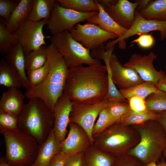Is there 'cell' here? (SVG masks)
Instances as JSON below:
<instances>
[{"label":"cell","instance_id":"8fae6325","mask_svg":"<svg viewBox=\"0 0 166 166\" xmlns=\"http://www.w3.org/2000/svg\"><path fill=\"white\" fill-rule=\"evenodd\" d=\"M48 20L34 22L26 19L18 28L15 32L25 54L46 44L43 29Z\"/></svg>","mask_w":166,"mask_h":166},{"label":"cell","instance_id":"d6a6232c","mask_svg":"<svg viewBox=\"0 0 166 166\" xmlns=\"http://www.w3.org/2000/svg\"><path fill=\"white\" fill-rule=\"evenodd\" d=\"M148 110L155 112L166 111V92L158 89L146 99Z\"/></svg>","mask_w":166,"mask_h":166},{"label":"cell","instance_id":"ffe728a7","mask_svg":"<svg viewBox=\"0 0 166 166\" xmlns=\"http://www.w3.org/2000/svg\"><path fill=\"white\" fill-rule=\"evenodd\" d=\"M25 95L18 89L8 88L0 100V109L18 116L24 105Z\"/></svg>","mask_w":166,"mask_h":166},{"label":"cell","instance_id":"ab89813d","mask_svg":"<svg viewBox=\"0 0 166 166\" xmlns=\"http://www.w3.org/2000/svg\"><path fill=\"white\" fill-rule=\"evenodd\" d=\"M130 110L135 112L143 113L147 109L145 99L138 96L133 97L128 100Z\"/></svg>","mask_w":166,"mask_h":166},{"label":"cell","instance_id":"5bb4252c","mask_svg":"<svg viewBox=\"0 0 166 166\" xmlns=\"http://www.w3.org/2000/svg\"><path fill=\"white\" fill-rule=\"evenodd\" d=\"M111 78L120 89H125L144 81L133 69L122 65L115 53L111 55L109 61Z\"/></svg>","mask_w":166,"mask_h":166},{"label":"cell","instance_id":"d4e9b609","mask_svg":"<svg viewBox=\"0 0 166 166\" xmlns=\"http://www.w3.org/2000/svg\"><path fill=\"white\" fill-rule=\"evenodd\" d=\"M55 1V0H33L32 9L27 19L34 22L49 19Z\"/></svg>","mask_w":166,"mask_h":166},{"label":"cell","instance_id":"44dd1931","mask_svg":"<svg viewBox=\"0 0 166 166\" xmlns=\"http://www.w3.org/2000/svg\"><path fill=\"white\" fill-rule=\"evenodd\" d=\"M99 8L96 15L88 18V22L98 25L104 30L116 34L117 38L121 37L128 30L118 24L108 14L104 7L95 0Z\"/></svg>","mask_w":166,"mask_h":166},{"label":"cell","instance_id":"8992f818","mask_svg":"<svg viewBox=\"0 0 166 166\" xmlns=\"http://www.w3.org/2000/svg\"><path fill=\"white\" fill-rule=\"evenodd\" d=\"M4 140L6 162L14 166H30L37 156L39 144L33 137L21 131L6 130Z\"/></svg>","mask_w":166,"mask_h":166},{"label":"cell","instance_id":"816d5d0a","mask_svg":"<svg viewBox=\"0 0 166 166\" xmlns=\"http://www.w3.org/2000/svg\"><path fill=\"white\" fill-rule=\"evenodd\" d=\"M165 166H166V160L165 161Z\"/></svg>","mask_w":166,"mask_h":166},{"label":"cell","instance_id":"f35d334b","mask_svg":"<svg viewBox=\"0 0 166 166\" xmlns=\"http://www.w3.org/2000/svg\"><path fill=\"white\" fill-rule=\"evenodd\" d=\"M18 3L10 0H0V17L7 21Z\"/></svg>","mask_w":166,"mask_h":166},{"label":"cell","instance_id":"681fc988","mask_svg":"<svg viewBox=\"0 0 166 166\" xmlns=\"http://www.w3.org/2000/svg\"><path fill=\"white\" fill-rule=\"evenodd\" d=\"M157 166H165V161L162 160L159 163L157 164Z\"/></svg>","mask_w":166,"mask_h":166},{"label":"cell","instance_id":"c3c4849f","mask_svg":"<svg viewBox=\"0 0 166 166\" xmlns=\"http://www.w3.org/2000/svg\"><path fill=\"white\" fill-rule=\"evenodd\" d=\"M0 166H14L9 164L6 161L5 157L0 158Z\"/></svg>","mask_w":166,"mask_h":166},{"label":"cell","instance_id":"30bf717a","mask_svg":"<svg viewBox=\"0 0 166 166\" xmlns=\"http://www.w3.org/2000/svg\"><path fill=\"white\" fill-rule=\"evenodd\" d=\"M108 99L92 104L73 103L70 115V122L81 127L87 133L93 145L92 129L101 111L106 106Z\"/></svg>","mask_w":166,"mask_h":166},{"label":"cell","instance_id":"7dc6e473","mask_svg":"<svg viewBox=\"0 0 166 166\" xmlns=\"http://www.w3.org/2000/svg\"><path fill=\"white\" fill-rule=\"evenodd\" d=\"M158 89L166 92V76L161 79L156 85Z\"/></svg>","mask_w":166,"mask_h":166},{"label":"cell","instance_id":"ee69618b","mask_svg":"<svg viewBox=\"0 0 166 166\" xmlns=\"http://www.w3.org/2000/svg\"><path fill=\"white\" fill-rule=\"evenodd\" d=\"M158 113L159 117L156 121L161 125L166 133V111Z\"/></svg>","mask_w":166,"mask_h":166},{"label":"cell","instance_id":"3957f363","mask_svg":"<svg viewBox=\"0 0 166 166\" xmlns=\"http://www.w3.org/2000/svg\"><path fill=\"white\" fill-rule=\"evenodd\" d=\"M53 113L38 98L30 99L18 115L20 130L34 138L39 144L48 138L53 127Z\"/></svg>","mask_w":166,"mask_h":166},{"label":"cell","instance_id":"52a82bcc","mask_svg":"<svg viewBox=\"0 0 166 166\" xmlns=\"http://www.w3.org/2000/svg\"><path fill=\"white\" fill-rule=\"evenodd\" d=\"M50 41L63 56L69 69L83 64L91 65L101 63L100 60L91 56L90 50L73 39L68 31L52 35Z\"/></svg>","mask_w":166,"mask_h":166},{"label":"cell","instance_id":"b9f144b4","mask_svg":"<svg viewBox=\"0 0 166 166\" xmlns=\"http://www.w3.org/2000/svg\"><path fill=\"white\" fill-rule=\"evenodd\" d=\"M84 152L71 156L65 166H83Z\"/></svg>","mask_w":166,"mask_h":166},{"label":"cell","instance_id":"4316f807","mask_svg":"<svg viewBox=\"0 0 166 166\" xmlns=\"http://www.w3.org/2000/svg\"><path fill=\"white\" fill-rule=\"evenodd\" d=\"M137 12L146 20L166 21V0H151L145 9Z\"/></svg>","mask_w":166,"mask_h":166},{"label":"cell","instance_id":"2e32d148","mask_svg":"<svg viewBox=\"0 0 166 166\" xmlns=\"http://www.w3.org/2000/svg\"><path fill=\"white\" fill-rule=\"evenodd\" d=\"M72 104V102L63 94L54 107L53 130L57 139L61 142L65 139L67 134Z\"/></svg>","mask_w":166,"mask_h":166},{"label":"cell","instance_id":"8d00e7d4","mask_svg":"<svg viewBox=\"0 0 166 166\" xmlns=\"http://www.w3.org/2000/svg\"><path fill=\"white\" fill-rule=\"evenodd\" d=\"M18 116L7 112L0 109V132L6 130L18 132L20 129L18 125Z\"/></svg>","mask_w":166,"mask_h":166},{"label":"cell","instance_id":"d590c367","mask_svg":"<svg viewBox=\"0 0 166 166\" xmlns=\"http://www.w3.org/2000/svg\"><path fill=\"white\" fill-rule=\"evenodd\" d=\"M49 69V63L48 59L43 66L27 73V89L36 86L43 82L48 74Z\"/></svg>","mask_w":166,"mask_h":166},{"label":"cell","instance_id":"ba28073f","mask_svg":"<svg viewBox=\"0 0 166 166\" xmlns=\"http://www.w3.org/2000/svg\"><path fill=\"white\" fill-rule=\"evenodd\" d=\"M98 13H82L65 8L56 0L47 28L52 35L65 31H69L79 22L86 20Z\"/></svg>","mask_w":166,"mask_h":166},{"label":"cell","instance_id":"7bdbcfd3","mask_svg":"<svg viewBox=\"0 0 166 166\" xmlns=\"http://www.w3.org/2000/svg\"><path fill=\"white\" fill-rule=\"evenodd\" d=\"M70 157L61 151L53 159L49 166H65Z\"/></svg>","mask_w":166,"mask_h":166},{"label":"cell","instance_id":"bcb514c9","mask_svg":"<svg viewBox=\"0 0 166 166\" xmlns=\"http://www.w3.org/2000/svg\"><path fill=\"white\" fill-rule=\"evenodd\" d=\"M139 2L138 6V11L146 9L150 3V0H137Z\"/></svg>","mask_w":166,"mask_h":166},{"label":"cell","instance_id":"9c48e42d","mask_svg":"<svg viewBox=\"0 0 166 166\" xmlns=\"http://www.w3.org/2000/svg\"><path fill=\"white\" fill-rule=\"evenodd\" d=\"M69 32L73 39L91 50L98 48L109 40L117 38L116 34L107 32L98 25L89 22L83 25L78 23Z\"/></svg>","mask_w":166,"mask_h":166},{"label":"cell","instance_id":"277c9868","mask_svg":"<svg viewBox=\"0 0 166 166\" xmlns=\"http://www.w3.org/2000/svg\"><path fill=\"white\" fill-rule=\"evenodd\" d=\"M140 137L138 143L127 153L138 159L145 166L156 163L166 146V133L156 120H150L131 125Z\"/></svg>","mask_w":166,"mask_h":166},{"label":"cell","instance_id":"e0dca14e","mask_svg":"<svg viewBox=\"0 0 166 166\" xmlns=\"http://www.w3.org/2000/svg\"><path fill=\"white\" fill-rule=\"evenodd\" d=\"M139 5L137 0L132 2L128 0H118L115 4L104 9L117 23L128 30L134 22L136 10Z\"/></svg>","mask_w":166,"mask_h":166},{"label":"cell","instance_id":"e575fe53","mask_svg":"<svg viewBox=\"0 0 166 166\" xmlns=\"http://www.w3.org/2000/svg\"><path fill=\"white\" fill-rule=\"evenodd\" d=\"M105 108L118 123L121 117L130 110L128 102H123L117 100L108 99Z\"/></svg>","mask_w":166,"mask_h":166},{"label":"cell","instance_id":"4dcf8cb0","mask_svg":"<svg viewBox=\"0 0 166 166\" xmlns=\"http://www.w3.org/2000/svg\"><path fill=\"white\" fill-rule=\"evenodd\" d=\"M114 49V45L109 49L104 50L101 53L100 59H102L104 61L107 69L109 89L106 99L117 100L123 102H128L127 100L123 98L120 93L113 82L111 78V70L109 66V61L111 55Z\"/></svg>","mask_w":166,"mask_h":166},{"label":"cell","instance_id":"6da1fadb","mask_svg":"<svg viewBox=\"0 0 166 166\" xmlns=\"http://www.w3.org/2000/svg\"><path fill=\"white\" fill-rule=\"evenodd\" d=\"M107 68L101 63L69 69L63 94L73 103L92 104L105 99Z\"/></svg>","mask_w":166,"mask_h":166},{"label":"cell","instance_id":"7a4b0ae2","mask_svg":"<svg viewBox=\"0 0 166 166\" xmlns=\"http://www.w3.org/2000/svg\"><path fill=\"white\" fill-rule=\"evenodd\" d=\"M47 47L49 63L48 74L41 83L26 89L24 95L29 99L40 98L53 112L55 105L63 94L69 69L63 57L53 44L51 43Z\"/></svg>","mask_w":166,"mask_h":166},{"label":"cell","instance_id":"9a60e30c","mask_svg":"<svg viewBox=\"0 0 166 166\" xmlns=\"http://www.w3.org/2000/svg\"><path fill=\"white\" fill-rule=\"evenodd\" d=\"M69 130L61 142V151L72 156L85 152L91 145L86 132L79 125L70 122Z\"/></svg>","mask_w":166,"mask_h":166},{"label":"cell","instance_id":"f5cc1de1","mask_svg":"<svg viewBox=\"0 0 166 166\" xmlns=\"http://www.w3.org/2000/svg\"><path fill=\"white\" fill-rule=\"evenodd\" d=\"M165 69L166 70V66H165Z\"/></svg>","mask_w":166,"mask_h":166},{"label":"cell","instance_id":"db71d44e","mask_svg":"<svg viewBox=\"0 0 166 166\" xmlns=\"http://www.w3.org/2000/svg\"><path fill=\"white\" fill-rule=\"evenodd\" d=\"M165 76H166V74H165Z\"/></svg>","mask_w":166,"mask_h":166},{"label":"cell","instance_id":"f1b7e54d","mask_svg":"<svg viewBox=\"0 0 166 166\" xmlns=\"http://www.w3.org/2000/svg\"><path fill=\"white\" fill-rule=\"evenodd\" d=\"M6 23V19L0 17V53L4 56L12 46L18 43L16 33L8 28Z\"/></svg>","mask_w":166,"mask_h":166},{"label":"cell","instance_id":"d6986e66","mask_svg":"<svg viewBox=\"0 0 166 166\" xmlns=\"http://www.w3.org/2000/svg\"><path fill=\"white\" fill-rule=\"evenodd\" d=\"M7 63L18 73L22 86L27 89L28 84L25 68V53L19 43L12 46L5 56Z\"/></svg>","mask_w":166,"mask_h":166},{"label":"cell","instance_id":"74e56055","mask_svg":"<svg viewBox=\"0 0 166 166\" xmlns=\"http://www.w3.org/2000/svg\"><path fill=\"white\" fill-rule=\"evenodd\" d=\"M113 166H144L143 163L135 157L127 153L116 157Z\"/></svg>","mask_w":166,"mask_h":166},{"label":"cell","instance_id":"7c38bea8","mask_svg":"<svg viewBox=\"0 0 166 166\" xmlns=\"http://www.w3.org/2000/svg\"><path fill=\"white\" fill-rule=\"evenodd\" d=\"M156 58V55L152 51L148 54L134 53L123 65L133 69L144 81L156 85L165 76L164 71H158L154 66L153 62Z\"/></svg>","mask_w":166,"mask_h":166},{"label":"cell","instance_id":"f6af8a7d","mask_svg":"<svg viewBox=\"0 0 166 166\" xmlns=\"http://www.w3.org/2000/svg\"><path fill=\"white\" fill-rule=\"evenodd\" d=\"M105 9L116 4L117 0H97Z\"/></svg>","mask_w":166,"mask_h":166},{"label":"cell","instance_id":"cb8c5ba5","mask_svg":"<svg viewBox=\"0 0 166 166\" xmlns=\"http://www.w3.org/2000/svg\"><path fill=\"white\" fill-rule=\"evenodd\" d=\"M0 85L8 88L19 89L22 87L17 71L2 58L0 61Z\"/></svg>","mask_w":166,"mask_h":166},{"label":"cell","instance_id":"484cf974","mask_svg":"<svg viewBox=\"0 0 166 166\" xmlns=\"http://www.w3.org/2000/svg\"><path fill=\"white\" fill-rule=\"evenodd\" d=\"M48 59L47 47L42 45L25 54V68L27 73L43 66Z\"/></svg>","mask_w":166,"mask_h":166},{"label":"cell","instance_id":"f907efd6","mask_svg":"<svg viewBox=\"0 0 166 166\" xmlns=\"http://www.w3.org/2000/svg\"><path fill=\"white\" fill-rule=\"evenodd\" d=\"M164 157L166 158V146L163 153Z\"/></svg>","mask_w":166,"mask_h":166},{"label":"cell","instance_id":"60d3db41","mask_svg":"<svg viewBox=\"0 0 166 166\" xmlns=\"http://www.w3.org/2000/svg\"><path fill=\"white\" fill-rule=\"evenodd\" d=\"M131 43H136L140 48L145 49L152 47L155 43V38L152 34H144L139 35Z\"/></svg>","mask_w":166,"mask_h":166},{"label":"cell","instance_id":"4fadbf2b","mask_svg":"<svg viewBox=\"0 0 166 166\" xmlns=\"http://www.w3.org/2000/svg\"><path fill=\"white\" fill-rule=\"evenodd\" d=\"M160 32V38L162 41L166 39V21H159L148 20L142 17L137 12H136L135 18L132 26L128 29L120 38H117L107 44L112 47L119 42V48L124 49L126 46L125 40L135 35H140L153 31Z\"/></svg>","mask_w":166,"mask_h":166},{"label":"cell","instance_id":"f546056e","mask_svg":"<svg viewBox=\"0 0 166 166\" xmlns=\"http://www.w3.org/2000/svg\"><path fill=\"white\" fill-rule=\"evenodd\" d=\"M159 117L158 112L148 111L138 113L130 110L121 118L118 123L126 126H131L140 124L147 121L157 120Z\"/></svg>","mask_w":166,"mask_h":166},{"label":"cell","instance_id":"83f0119b","mask_svg":"<svg viewBox=\"0 0 166 166\" xmlns=\"http://www.w3.org/2000/svg\"><path fill=\"white\" fill-rule=\"evenodd\" d=\"M158 90L156 85L152 82L144 81L129 88L119 89L118 91L122 97L128 101L134 96L145 99L150 95Z\"/></svg>","mask_w":166,"mask_h":166},{"label":"cell","instance_id":"ac0fdd59","mask_svg":"<svg viewBox=\"0 0 166 166\" xmlns=\"http://www.w3.org/2000/svg\"><path fill=\"white\" fill-rule=\"evenodd\" d=\"M61 142L57 139L53 130L47 139L39 144L37 156L30 166H49L61 151Z\"/></svg>","mask_w":166,"mask_h":166},{"label":"cell","instance_id":"603a6c76","mask_svg":"<svg viewBox=\"0 0 166 166\" xmlns=\"http://www.w3.org/2000/svg\"><path fill=\"white\" fill-rule=\"evenodd\" d=\"M33 0H21L7 21L8 28L15 32L18 27L26 19L33 6Z\"/></svg>","mask_w":166,"mask_h":166},{"label":"cell","instance_id":"7402d4cb","mask_svg":"<svg viewBox=\"0 0 166 166\" xmlns=\"http://www.w3.org/2000/svg\"><path fill=\"white\" fill-rule=\"evenodd\" d=\"M116 159L91 145L85 152L83 166H113Z\"/></svg>","mask_w":166,"mask_h":166},{"label":"cell","instance_id":"5b68a950","mask_svg":"<svg viewBox=\"0 0 166 166\" xmlns=\"http://www.w3.org/2000/svg\"><path fill=\"white\" fill-rule=\"evenodd\" d=\"M93 138V146L116 157L126 154L140 140L138 132L132 126L117 123Z\"/></svg>","mask_w":166,"mask_h":166},{"label":"cell","instance_id":"1f68e13d","mask_svg":"<svg viewBox=\"0 0 166 166\" xmlns=\"http://www.w3.org/2000/svg\"><path fill=\"white\" fill-rule=\"evenodd\" d=\"M60 6L65 8L82 13L98 12L95 0H57Z\"/></svg>","mask_w":166,"mask_h":166},{"label":"cell","instance_id":"836d02e7","mask_svg":"<svg viewBox=\"0 0 166 166\" xmlns=\"http://www.w3.org/2000/svg\"><path fill=\"white\" fill-rule=\"evenodd\" d=\"M98 116V119L93 128V137L102 133L111 125L117 122L105 107L101 111Z\"/></svg>","mask_w":166,"mask_h":166}]
</instances>
